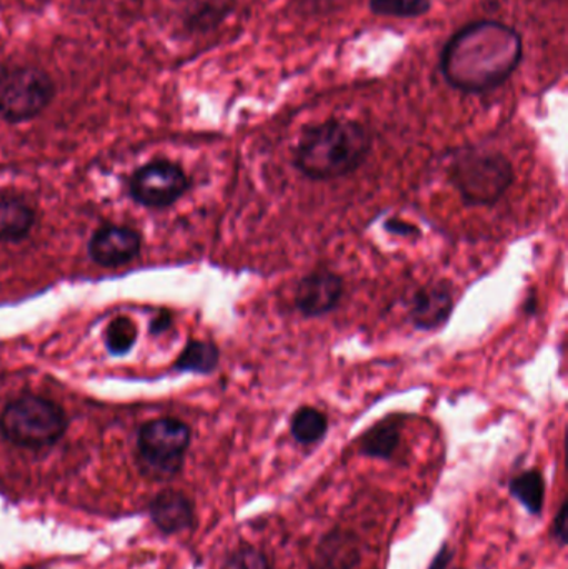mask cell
<instances>
[{"instance_id": "e0dca14e", "label": "cell", "mask_w": 568, "mask_h": 569, "mask_svg": "<svg viewBox=\"0 0 568 569\" xmlns=\"http://www.w3.org/2000/svg\"><path fill=\"white\" fill-rule=\"evenodd\" d=\"M370 12L396 19H417L432 9V0H369Z\"/></svg>"}, {"instance_id": "9a60e30c", "label": "cell", "mask_w": 568, "mask_h": 569, "mask_svg": "<svg viewBox=\"0 0 568 569\" xmlns=\"http://www.w3.org/2000/svg\"><path fill=\"white\" fill-rule=\"evenodd\" d=\"M329 430L327 415L319 408L300 407L290 420V433L300 445L319 443Z\"/></svg>"}, {"instance_id": "cb8c5ba5", "label": "cell", "mask_w": 568, "mask_h": 569, "mask_svg": "<svg viewBox=\"0 0 568 569\" xmlns=\"http://www.w3.org/2000/svg\"><path fill=\"white\" fill-rule=\"evenodd\" d=\"M449 555H447V551L444 550L442 553L439 555V557L436 558V561H434L432 568L430 569H444L446 567L447 561H449Z\"/></svg>"}, {"instance_id": "ac0fdd59", "label": "cell", "mask_w": 568, "mask_h": 569, "mask_svg": "<svg viewBox=\"0 0 568 569\" xmlns=\"http://www.w3.org/2000/svg\"><path fill=\"white\" fill-rule=\"evenodd\" d=\"M137 340V327L130 318L117 317L107 327V350L113 357H122L132 350Z\"/></svg>"}, {"instance_id": "ffe728a7", "label": "cell", "mask_w": 568, "mask_h": 569, "mask_svg": "<svg viewBox=\"0 0 568 569\" xmlns=\"http://www.w3.org/2000/svg\"><path fill=\"white\" fill-rule=\"evenodd\" d=\"M222 569H270V565L259 550L243 547L227 558Z\"/></svg>"}, {"instance_id": "5b68a950", "label": "cell", "mask_w": 568, "mask_h": 569, "mask_svg": "<svg viewBox=\"0 0 568 569\" xmlns=\"http://www.w3.org/2000/svg\"><path fill=\"white\" fill-rule=\"evenodd\" d=\"M190 438V428L176 418L149 421L140 428L137 438L140 468L157 480L176 477L189 450Z\"/></svg>"}, {"instance_id": "8fae6325", "label": "cell", "mask_w": 568, "mask_h": 569, "mask_svg": "<svg viewBox=\"0 0 568 569\" xmlns=\"http://www.w3.org/2000/svg\"><path fill=\"white\" fill-rule=\"evenodd\" d=\"M150 518L163 533H180L192 527L193 507L189 498L180 491H162L150 503Z\"/></svg>"}, {"instance_id": "7a4b0ae2", "label": "cell", "mask_w": 568, "mask_h": 569, "mask_svg": "<svg viewBox=\"0 0 568 569\" xmlns=\"http://www.w3.org/2000/svg\"><path fill=\"white\" fill-rule=\"evenodd\" d=\"M370 150L372 137L362 123L329 119L303 130L292 163L307 179L327 182L359 170Z\"/></svg>"}, {"instance_id": "277c9868", "label": "cell", "mask_w": 568, "mask_h": 569, "mask_svg": "<svg viewBox=\"0 0 568 569\" xmlns=\"http://www.w3.org/2000/svg\"><path fill=\"white\" fill-rule=\"evenodd\" d=\"M69 421L60 405L47 398L26 395L7 405L0 415L3 438L17 447H52L66 435Z\"/></svg>"}, {"instance_id": "d6986e66", "label": "cell", "mask_w": 568, "mask_h": 569, "mask_svg": "<svg viewBox=\"0 0 568 569\" xmlns=\"http://www.w3.org/2000/svg\"><path fill=\"white\" fill-rule=\"evenodd\" d=\"M230 10H232V7L226 0H212V2L202 3L199 9L193 10L189 26L192 29L206 32V30L212 29L217 23L222 22L229 16Z\"/></svg>"}, {"instance_id": "9c48e42d", "label": "cell", "mask_w": 568, "mask_h": 569, "mask_svg": "<svg viewBox=\"0 0 568 569\" xmlns=\"http://www.w3.org/2000/svg\"><path fill=\"white\" fill-rule=\"evenodd\" d=\"M142 239L129 227L106 226L93 233L89 256L97 266L113 269L127 266L140 253Z\"/></svg>"}, {"instance_id": "7c38bea8", "label": "cell", "mask_w": 568, "mask_h": 569, "mask_svg": "<svg viewBox=\"0 0 568 569\" xmlns=\"http://www.w3.org/2000/svg\"><path fill=\"white\" fill-rule=\"evenodd\" d=\"M36 223V212L19 197H0V242H20Z\"/></svg>"}, {"instance_id": "8992f818", "label": "cell", "mask_w": 568, "mask_h": 569, "mask_svg": "<svg viewBox=\"0 0 568 569\" xmlns=\"http://www.w3.org/2000/svg\"><path fill=\"white\" fill-rule=\"evenodd\" d=\"M53 96V80L39 67H10L0 72V119L6 122L36 119L50 106Z\"/></svg>"}, {"instance_id": "44dd1931", "label": "cell", "mask_w": 568, "mask_h": 569, "mask_svg": "<svg viewBox=\"0 0 568 569\" xmlns=\"http://www.w3.org/2000/svg\"><path fill=\"white\" fill-rule=\"evenodd\" d=\"M387 232L392 233V236L403 237V239H419L422 236L419 227L412 226V223L403 222L400 219H390L383 223Z\"/></svg>"}, {"instance_id": "ba28073f", "label": "cell", "mask_w": 568, "mask_h": 569, "mask_svg": "<svg viewBox=\"0 0 568 569\" xmlns=\"http://www.w3.org/2000/svg\"><path fill=\"white\" fill-rule=\"evenodd\" d=\"M343 288L342 277L330 270H316L297 284L293 305L303 318L323 317L339 307Z\"/></svg>"}, {"instance_id": "7402d4cb", "label": "cell", "mask_w": 568, "mask_h": 569, "mask_svg": "<svg viewBox=\"0 0 568 569\" xmlns=\"http://www.w3.org/2000/svg\"><path fill=\"white\" fill-rule=\"evenodd\" d=\"M170 327H172V315L163 310L153 318L152 323H150V331H152V335H162L166 333Z\"/></svg>"}, {"instance_id": "2e32d148", "label": "cell", "mask_w": 568, "mask_h": 569, "mask_svg": "<svg viewBox=\"0 0 568 569\" xmlns=\"http://www.w3.org/2000/svg\"><path fill=\"white\" fill-rule=\"evenodd\" d=\"M510 493L530 511L540 513L546 497V483L539 471H526L510 481Z\"/></svg>"}, {"instance_id": "30bf717a", "label": "cell", "mask_w": 568, "mask_h": 569, "mask_svg": "<svg viewBox=\"0 0 568 569\" xmlns=\"http://www.w3.org/2000/svg\"><path fill=\"white\" fill-rule=\"evenodd\" d=\"M454 308L456 300L449 284H426L413 293L409 320L416 330H439L452 317Z\"/></svg>"}, {"instance_id": "4fadbf2b", "label": "cell", "mask_w": 568, "mask_h": 569, "mask_svg": "<svg viewBox=\"0 0 568 569\" xmlns=\"http://www.w3.org/2000/svg\"><path fill=\"white\" fill-rule=\"evenodd\" d=\"M400 440H402L400 418L390 417L373 425L363 433V437L360 438L359 450L363 457L390 460L396 455Z\"/></svg>"}, {"instance_id": "52a82bcc", "label": "cell", "mask_w": 568, "mask_h": 569, "mask_svg": "<svg viewBox=\"0 0 568 569\" xmlns=\"http://www.w3.org/2000/svg\"><path fill=\"white\" fill-rule=\"evenodd\" d=\"M189 187V177L177 163L156 160L133 173L130 180V196L140 206L167 209L182 199Z\"/></svg>"}, {"instance_id": "6da1fadb", "label": "cell", "mask_w": 568, "mask_h": 569, "mask_svg": "<svg viewBox=\"0 0 568 569\" xmlns=\"http://www.w3.org/2000/svg\"><path fill=\"white\" fill-rule=\"evenodd\" d=\"M524 59L522 36L499 20H477L450 37L440 72L452 89L486 93L499 89Z\"/></svg>"}, {"instance_id": "3957f363", "label": "cell", "mask_w": 568, "mask_h": 569, "mask_svg": "<svg viewBox=\"0 0 568 569\" xmlns=\"http://www.w3.org/2000/svg\"><path fill=\"white\" fill-rule=\"evenodd\" d=\"M514 166L499 150L462 147L450 157L449 182L467 207H494L512 187Z\"/></svg>"}, {"instance_id": "603a6c76", "label": "cell", "mask_w": 568, "mask_h": 569, "mask_svg": "<svg viewBox=\"0 0 568 569\" xmlns=\"http://www.w3.org/2000/svg\"><path fill=\"white\" fill-rule=\"evenodd\" d=\"M556 535L560 538L562 543L567 541V505L564 503V507L560 508L559 517L556 520Z\"/></svg>"}, {"instance_id": "5bb4252c", "label": "cell", "mask_w": 568, "mask_h": 569, "mask_svg": "<svg viewBox=\"0 0 568 569\" xmlns=\"http://www.w3.org/2000/svg\"><path fill=\"white\" fill-rule=\"evenodd\" d=\"M220 350L212 341L192 340L186 345L176 361V368L187 373L210 375L217 370Z\"/></svg>"}]
</instances>
